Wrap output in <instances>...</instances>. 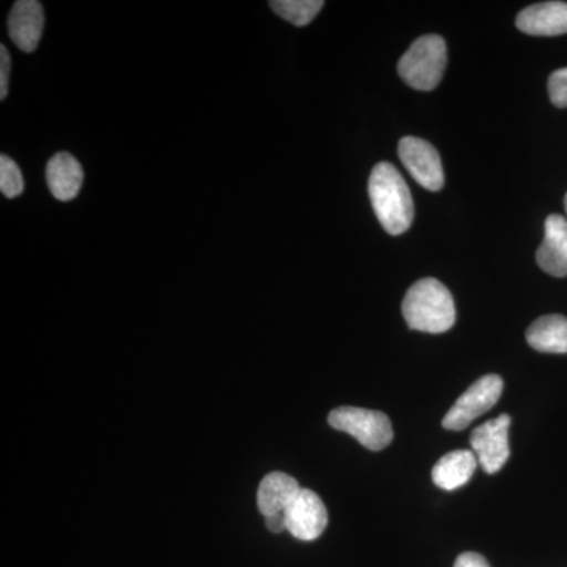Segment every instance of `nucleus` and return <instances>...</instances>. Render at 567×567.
<instances>
[{"label":"nucleus","instance_id":"nucleus-15","mask_svg":"<svg viewBox=\"0 0 567 567\" xmlns=\"http://www.w3.org/2000/svg\"><path fill=\"white\" fill-rule=\"evenodd\" d=\"M529 347L543 353H567V317L551 315L535 320L527 331Z\"/></svg>","mask_w":567,"mask_h":567},{"label":"nucleus","instance_id":"nucleus-7","mask_svg":"<svg viewBox=\"0 0 567 567\" xmlns=\"http://www.w3.org/2000/svg\"><path fill=\"white\" fill-rule=\"evenodd\" d=\"M399 158L405 169L429 192H440L445 185L442 159L434 145L420 137L406 136L399 142Z\"/></svg>","mask_w":567,"mask_h":567},{"label":"nucleus","instance_id":"nucleus-22","mask_svg":"<svg viewBox=\"0 0 567 567\" xmlns=\"http://www.w3.org/2000/svg\"><path fill=\"white\" fill-rule=\"evenodd\" d=\"M565 208H566V213H567V194H566V197H565Z\"/></svg>","mask_w":567,"mask_h":567},{"label":"nucleus","instance_id":"nucleus-21","mask_svg":"<svg viewBox=\"0 0 567 567\" xmlns=\"http://www.w3.org/2000/svg\"><path fill=\"white\" fill-rule=\"evenodd\" d=\"M265 525H267V528L270 529V532L282 533L284 529H287L286 516H284V514H281V516H274V517L265 518Z\"/></svg>","mask_w":567,"mask_h":567},{"label":"nucleus","instance_id":"nucleus-19","mask_svg":"<svg viewBox=\"0 0 567 567\" xmlns=\"http://www.w3.org/2000/svg\"><path fill=\"white\" fill-rule=\"evenodd\" d=\"M10 69L9 50L2 44L0 47V100H6L7 95H9Z\"/></svg>","mask_w":567,"mask_h":567},{"label":"nucleus","instance_id":"nucleus-2","mask_svg":"<svg viewBox=\"0 0 567 567\" xmlns=\"http://www.w3.org/2000/svg\"><path fill=\"white\" fill-rule=\"evenodd\" d=\"M402 315L410 330L440 334L456 322L453 295L434 278L421 279L410 287L402 301Z\"/></svg>","mask_w":567,"mask_h":567},{"label":"nucleus","instance_id":"nucleus-10","mask_svg":"<svg viewBox=\"0 0 567 567\" xmlns=\"http://www.w3.org/2000/svg\"><path fill=\"white\" fill-rule=\"evenodd\" d=\"M518 31L527 35L557 37L567 33V3L540 2L518 13Z\"/></svg>","mask_w":567,"mask_h":567},{"label":"nucleus","instance_id":"nucleus-1","mask_svg":"<svg viewBox=\"0 0 567 567\" xmlns=\"http://www.w3.org/2000/svg\"><path fill=\"white\" fill-rule=\"evenodd\" d=\"M369 197L383 229L402 235L413 223V199L404 177L391 163H379L369 177Z\"/></svg>","mask_w":567,"mask_h":567},{"label":"nucleus","instance_id":"nucleus-17","mask_svg":"<svg viewBox=\"0 0 567 567\" xmlns=\"http://www.w3.org/2000/svg\"><path fill=\"white\" fill-rule=\"evenodd\" d=\"M0 192L10 199L24 192V177L20 166L6 155L0 156Z\"/></svg>","mask_w":567,"mask_h":567},{"label":"nucleus","instance_id":"nucleus-6","mask_svg":"<svg viewBox=\"0 0 567 567\" xmlns=\"http://www.w3.org/2000/svg\"><path fill=\"white\" fill-rule=\"evenodd\" d=\"M509 427L511 416L499 415L473 431L470 445L473 447L477 464L483 466L488 475L498 473L509 458Z\"/></svg>","mask_w":567,"mask_h":567},{"label":"nucleus","instance_id":"nucleus-9","mask_svg":"<svg viewBox=\"0 0 567 567\" xmlns=\"http://www.w3.org/2000/svg\"><path fill=\"white\" fill-rule=\"evenodd\" d=\"M44 29V11L37 0H20L10 11L9 32L13 43L24 52L39 47Z\"/></svg>","mask_w":567,"mask_h":567},{"label":"nucleus","instance_id":"nucleus-4","mask_svg":"<svg viewBox=\"0 0 567 567\" xmlns=\"http://www.w3.org/2000/svg\"><path fill=\"white\" fill-rule=\"evenodd\" d=\"M328 423L346 432L369 451H382L393 442V425L385 413L358 406H339L328 416Z\"/></svg>","mask_w":567,"mask_h":567},{"label":"nucleus","instance_id":"nucleus-18","mask_svg":"<svg viewBox=\"0 0 567 567\" xmlns=\"http://www.w3.org/2000/svg\"><path fill=\"white\" fill-rule=\"evenodd\" d=\"M548 96L557 107H567V69L554 71L548 78Z\"/></svg>","mask_w":567,"mask_h":567},{"label":"nucleus","instance_id":"nucleus-13","mask_svg":"<svg viewBox=\"0 0 567 567\" xmlns=\"http://www.w3.org/2000/svg\"><path fill=\"white\" fill-rule=\"evenodd\" d=\"M47 181L52 196L62 203H69L80 194L84 173L74 156L70 153H58L48 163Z\"/></svg>","mask_w":567,"mask_h":567},{"label":"nucleus","instance_id":"nucleus-16","mask_svg":"<svg viewBox=\"0 0 567 567\" xmlns=\"http://www.w3.org/2000/svg\"><path fill=\"white\" fill-rule=\"evenodd\" d=\"M323 6L322 0H274L270 2L276 14L292 22L297 28H303L312 22Z\"/></svg>","mask_w":567,"mask_h":567},{"label":"nucleus","instance_id":"nucleus-5","mask_svg":"<svg viewBox=\"0 0 567 567\" xmlns=\"http://www.w3.org/2000/svg\"><path fill=\"white\" fill-rule=\"evenodd\" d=\"M503 393L502 377L488 374L476 380L443 417L447 431H464L476 417L494 409Z\"/></svg>","mask_w":567,"mask_h":567},{"label":"nucleus","instance_id":"nucleus-12","mask_svg":"<svg viewBox=\"0 0 567 567\" xmlns=\"http://www.w3.org/2000/svg\"><path fill=\"white\" fill-rule=\"evenodd\" d=\"M300 491L295 477L282 472L268 473L257 491V507L265 518L281 516Z\"/></svg>","mask_w":567,"mask_h":567},{"label":"nucleus","instance_id":"nucleus-20","mask_svg":"<svg viewBox=\"0 0 567 567\" xmlns=\"http://www.w3.org/2000/svg\"><path fill=\"white\" fill-rule=\"evenodd\" d=\"M454 567H491V565L483 555L475 554V551H465V554L458 555Z\"/></svg>","mask_w":567,"mask_h":567},{"label":"nucleus","instance_id":"nucleus-3","mask_svg":"<svg viewBox=\"0 0 567 567\" xmlns=\"http://www.w3.org/2000/svg\"><path fill=\"white\" fill-rule=\"evenodd\" d=\"M447 51L440 35L417 39L399 61V76L416 91H434L445 74Z\"/></svg>","mask_w":567,"mask_h":567},{"label":"nucleus","instance_id":"nucleus-8","mask_svg":"<svg viewBox=\"0 0 567 567\" xmlns=\"http://www.w3.org/2000/svg\"><path fill=\"white\" fill-rule=\"evenodd\" d=\"M284 516L287 532L300 540H316L323 535L328 525L327 507L322 498L309 488L301 487Z\"/></svg>","mask_w":567,"mask_h":567},{"label":"nucleus","instance_id":"nucleus-14","mask_svg":"<svg viewBox=\"0 0 567 567\" xmlns=\"http://www.w3.org/2000/svg\"><path fill=\"white\" fill-rule=\"evenodd\" d=\"M476 466L477 458L473 451H453L436 462L432 470V481L436 487L443 488V491H456L472 480Z\"/></svg>","mask_w":567,"mask_h":567},{"label":"nucleus","instance_id":"nucleus-11","mask_svg":"<svg viewBox=\"0 0 567 567\" xmlns=\"http://www.w3.org/2000/svg\"><path fill=\"white\" fill-rule=\"evenodd\" d=\"M536 262L555 278L567 276V221L563 216L550 215L546 219V235L537 249Z\"/></svg>","mask_w":567,"mask_h":567}]
</instances>
